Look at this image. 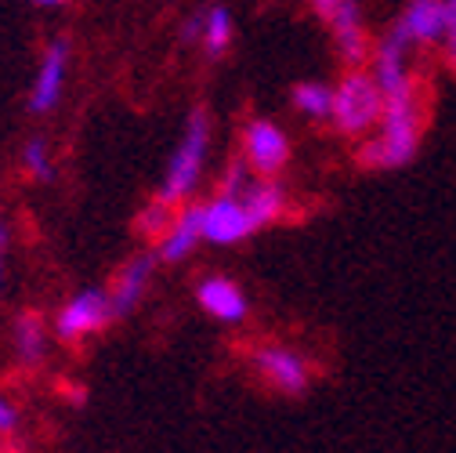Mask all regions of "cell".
Masks as SVG:
<instances>
[{
	"label": "cell",
	"instance_id": "cell-12",
	"mask_svg": "<svg viewBox=\"0 0 456 453\" xmlns=\"http://www.w3.org/2000/svg\"><path fill=\"white\" fill-rule=\"evenodd\" d=\"M203 243V210L200 203H182L167 233L156 240V258L163 265H182L196 247Z\"/></svg>",
	"mask_w": 456,
	"mask_h": 453
},
{
	"label": "cell",
	"instance_id": "cell-11",
	"mask_svg": "<svg viewBox=\"0 0 456 453\" xmlns=\"http://www.w3.org/2000/svg\"><path fill=\"white\" fill-rule=\"evenodd\" d=\"M196 305L224 326H240L250 316V301H247L243 287L228 276H203L196 283Z\"/></svg>",
	"mask_w": 456,
	"mask_h": 453
},
{
	"label": "cell",
	"instance_id": "cell-2",
	"mask_svg": "<svg viewBox=\"0 0 456 453\" xmlns=\"http://www.w3.org/2000/svg\"><path fill=\"white\" fill-rule=\"evenodd\" d=\"M210 156V112L203 105H196L185 120V135L175 149V156L167 160V171L159 178L156 196L170 207H182L189 203V196L196 193L200 178H203V167Z\"/></svg>",
	"mask_w": 456,
	"mask_h": 453
},
{
	"label": "cell",
	"instance_id": "cell-10",
	"mask_svg": "<svg viewBox=\"0 0 456 453\" xmlns=\"http://www.w3.org/2000/svg\"><path fill=\"white\" fill-rule=\"evenodd\" d=\"M330 33H333V47L337 59L345 62L348 70H366L370 62V37H366V22L359 12V0H340V8L326 19Z\"/></svg>",
	"mask_w": 456,
	"mask_h": 453
},
{
	"label": "cell",
	"instance_id": "cell-19",
	"mask_svg": "<svg viewBox=\"0 0 456 453\" xmlns=\"http://www.w3.org/2000/svg\"><path fill=\"white\" fill-rule=\"evenodd\" d=\"M19 163H22V171H26V178L29 182H37V185H51L54 182V160H51V145H47V138L44 135H33V138H26L22 142V149H19Z\"/></svg>",
	"mask_w": 456,
	"mask_h": 453
},
{
	"label": "cell",
	"instance_id": "cell-25",
	"mask_svg": "<svg viewBox=\"0 0 456 453\" xmlns=\"http://www.w3.org/2000/svg\"><path fill=\"white\" fill-rule=\"evenodd\" d=\"M312 8H315V15L326 22V19H330V15L340 8V0H312Z\"/></svg>",
	"mask_w": 456,
	"mask_h": 453
},
{
	"label": "cell",
	"instance_id": "cell-17",
	"mask_svg": "<svg viewBox=\"0 0 456 453\" xmlns=\"http://www.w3.org/2000/svg\"><path fill=\"white\" fill-rule=\"evenodd\" d=\"M232 33H236V26H232V12H228L224 4H210V8H203V51H207V59L210 62H221L224 54H228V47H232Z\"/></svg>",
	"mask_w": 456,
	"mask_h": 453
},
{
	"label": "cell",
	"instance_id": "cell-20",
	"mask_svg": "<svg viewBox=\"0 0 456 453\" xmlns=\"http://www.w3.org/2000/svg\"><path fill=\"white\" fill-rule=\"evenodd\" d=\"M175 214H178V207H170V203H163L159 196H152L149 203H145V210L138 214V233L142 236H149V240H159L163 233H167V225L175 221Z\"/></svg>",
	"mask_w": 456,
	"mask_h": 453
},
{
	"label": "cell",
	"instance_id": "cell-15",
	"mask_svg": "<svg viewBox=\"0 0 456 453\" xmlns=\"http://www.w3.org/2000/svg\"><path fill=\"white\" fill-rule=\"evenodd\" d=\"M51 323L40 312H19L12 323V352L22 367H40L51 349Z\"/></svg>",
	"mask_w": 456,
	"mask_h": 453
},
{
	"label": "cell",
	"instance_id": "cell-8",
	"mask_svg": "<svg viewBox=\"0 0 456 453\" xmlns=\"http://www.w3.org/2000/svg\"><path fill=\"white\" fill-rule=\"evenodd\" d=\"M250 171L261 175V178H275L282 167L290 163V138L275 120H265V117H254L247 120L243 128V152H240Z\"/></svg>",
	"mask_w": 456,
	"mask_h": 453
},
{
	"label": "cell",
	"instance_id": "cell-27",
	"mask_svg": "<svg viewBox=\"0 0 456 453\" xmlns=\"http://www.w3.org/2000/svg\"><path fill=\"white\" fill-rule=\"evenodd\" d=\"M4 268H8V247L0 243V283H4Z\"/></svg>",
	"mask_w": 456,
	"mask_h": 453
},
{
	"label": "cell",
	"instance_id": "cell-6",
	"mask_svg": "<svg viewBox=\"0 0 456 453\" xmlns=\"http://www.w3.org/2000/svg\"><path fill=\"white\" fill-rule=\"evenodd\" d=\"M250 367L254 374L279 395H305L312 384V367L301 352L287 349V345H261L250 352Z\"/></svg>",
	"mask_w": 456,
	"mask_h": 453
},
{
	"label": "cell",
	"instance_id": "cell-21",
	"mask_svg": "<svg viewBox=\"0 0 456 453\" xmlns=\"http://www.w3.org/2000/svg\"><path fill=\"white\" fill-rule=\"evenodd\" d=\"M257 175L250 171V163L243 160V156H236L232 163L224 167V175H221V189L217 193H228V196H243L247 193V185L254 182Z\"/></svg>",
	"mask_w": 456,
	"mask_h": 453
},
{
	"label": "cell",
	"instance_id": "cell-26",
	"mask_svg": "<svg viewBox=\"0 0 456 453\" xmlns=\"http://www.w3.org/2000/svg\"><path fill=\"white\" fill-rule=\"evenodd\" d=\"M29 4H37V8H66L69 0H29Z\"/></svg>",
	"mask_w": 456,
	"mask_h": 453
},
{
	"label": "cell",
	"instance_id": "cell-24",
	"mask_svg": "<svg viewBox=\"0 0 456 453\" xmlns=\"http://www.w3.org/2000/svg\"><path fill=\"white\" fill-rule=\"evenodd\" d=\"M178 40L182 44H200L203 40V12H189L178 26Z\"/></svg>",
	"mask_w": 456,
	"mask_h": 453
},
{
	"label": "cell",
	"instance_id": "cell-9",
	"mask_svg": "<svg viewBox=\"0 0 456 453\" xmlns=\"http://www.w3.org/2000/svg\"><path fill=\"white\" fill-rule=\"evenodd\" d=\"M410 51H413V44H410V37L403 33V26H398V22L377 40V47L370 54V73H373L380 95H395V91H403V87L413 84V77H410Z\"/></svg>",
	"mask_w": 456,
	"mask_h": 453
},
{
	"label": "cell",
	"instance_id": "cell-7",
	"mask_svg": "<svg viewBox=\"0 0 456 453\" xmlns=\"http://www.w3.org/2000/svg\"><path fill=\"white\" fill-rule=\"evenodd\" d=\"M200 210H203V243L210 247H236L257 233L243 196L214 193L207 203H200Z\"/></svg>",
	"mask_w": 456,
	"mask_h": 453
},
{
	"label": "cell",
	"instance_id": "cell-1",
	"mask_svg": "<svg viewBox=\"0 0 456 453\" xmlns=\"http://www.w3.org/2000/svg\"><path fill=\"white\" fill-rule=\"evenodd\" d=\"M420 138H424V105L417 84H410L395 95H384L377 135H366L359 142L355 160L366 171H398V167H410L417 160Z\"/></svg>",
	"mask_w": 456,
	"mask_h": 453
},
{
	"label": "cell",
	"instance_id": "cell-4",
	"mask_svg": "<svg viewBox=\"0 0 456 453\" xmlns=\"http://www.w3.org/2000/svg\"><path fill=\"white\" fill-rule=\"evenodd\" d=\"M117 309H112V298L105 287H84L77 291L51 319V334L54 342L62 345H80L87 337H98L109 330V323H117Z\"/></svg>",
	"mask_w": 456,
	"mask_h": 453
},
{
	"label": "cell",
	"instance_id": "cell-3",
	"mask_svg": "<svg viewBox=\"0 0 456 453\" xmlns=\"http://www.w3.org/2000/svg\"><path fill=\"white\" fill-rule=\"evenodd\" d=\"M380 112H384V95L370 70H348L340 77V84L333 87V117H330V124L340 135L348 138L373 135V128L380 124Z\"/></svg>",
	"mask_w": 456,
	"mask_h": 453
},
{
	"label": "cell",
	"instance_id": "cell-22",
	"mask_svg": "<svg viewBox=\"0 0 456 453\" xmlns=\"http://www.w3.org/2000/svg\"><path fill=\"white\" fill-rule=\"evenodd\" d=\"M445 66L456 73V0H445V37H442Z\"/></svg>",
	"mask_w": 456,
	"mask_h": 453
},
{
	"label": "cell",
	"instance_id": "cell-14",
	"mask_svg": "<svg viewBox=\"0 0 456 453\" xmlns=\"http://www.w3.org/2000/svg\"><path fill=\"white\" fill-rule=\"evenodd\" d=\"M398 26L413 47H435L445 37V0H410L398 15Z\"/></svg>",
	"mask_w": 456,
	"mask_h": 453
},
{
	"label": "cell",
	"instance_id": "cell-23",
	"mask_svg": "<svg viewBox=\"0 0 456 453\" xmlns=\"http://www.w3.org/2000/svg\"><path fill=\"white\" fill-rule=\"evenodd\" d=\"M19 424H22V414H19V407L8 399V391L0 388V439H12V435L19 432Z\"/></svg>",
	"mask_w": 456,
	"mask_h": 453
},
{
	"label": "cell",
	"instance_id": "cell-13",
	"mask_svg": "<svg viewBox=\"0 0 456 453\" xmlns=\"http://www.w3.org/2000/svg\"><path fill=\"white\" fill-rule=\"evenodd\" d=\"M156 265H159L156 251L152 254H134L131 261L120 265V272L112 276V283H109V298H112V309H117V316H131L142 305L149 283H152Z\"/></svg>",
	"mask_w": 456,
	"mask_h": 453
},
{
	"label": "cell",
	"instance_id": "cell-18",
	"mask_svg": "<svg viewBox=\"0 0 456 453\" xmlns=\"http://www.w3.org/2000/svg\"><path fill=\"white\" fill-rule=\"evenodd\" d=\"M290 105L301 112L305 120L322 124V120L333 117V87L322 84V80H305V84H297L290 91Z\"/></svg>",
	"mask_w": 456,
	"mask_h": 453
},
{
	"label": "cell",
	"instance_id": "cell-5",
	"mask_svg": "<svg viewBox=\"0 0 456 453\" xmlns=\"http://www.w3.org/2000/svg\"><path fill=\"white\" fill-rule=\"evenodd\" d=\"M69 70H73V44L69 37H54L47 40L33 84H29V98H26V112L29 117H51L54 109L66 98V84H69Z\"/></svg>",
	"mask_w": 456,
	"mask_h": 453
},
{
	"label": "cell",
	"instance_id": "cell-16",
	"mask_svg": "<svg viewBox=\"0 0 456 453\" xmlns=\"http://www.w3.org/2000/svg\"><path fill=\"white\" fill-rule=\"evenodd\" d=\"M243 203L250 210V221H254V229H268L272 221L282 218V210H287V189H282L275 178H254L243 193Z\"/></svg>",
	"mask_w": 456,
	"mask_h": 453
}]
</instances>
